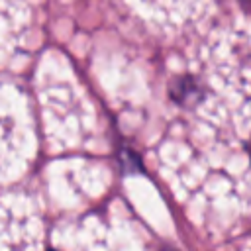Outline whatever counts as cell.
Instances as JSON below:
<instances>
[{
  "label": "cell",
  "instance_id": "6da1fadb",
  "mask_svg": "<svg viewBox=\"0 0 251 251\" xmlns=\"http://www.w3.org/2000/svg\"><path fill=\"white\" fill-rule=\"evenodd\" d=\"M161 251H178V249H175V247H171V245H165V247H161Z\"/></svg>",
  "mask_w": 251,
  "mask_h": 251
},
{
  "label": "cell",
  "instance_id": "7a4b0ae2",
  "mask_svg": "<svg viewBox=\"0 0 251 251\" xmlns=\"http://www.w3.org/2000/svg\"><path fill=\"white\" fill-rule=\"evenodd\" d=\"M245 2H251V0H245Z\"/></svg>",
  "mask_w": 251,
  "mask_h": 251
},
{
  "label": "cell",
  "instance_id": "3957f363",
  "mask_svg": "<svg viewBox=\"0 0 251 251\" xmlns=\"http://www.w3.org/2000/svg\"><path fill=\"white\" fill-rule=\"evenodd\" d=\"M51 251H55V249H51Z\"/></svg>",
  "mask_w": 251,
  "mask_h": 251
}]
</instances>
